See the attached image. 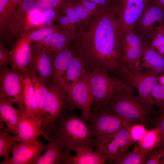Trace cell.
<instances>
[{
	"instance_id": "obj_38",
	"label": "cell",
	"mask_w": 164,
	"mask_h": 164,
	"mask_svg": "<svg viewBox=\"0 0 164 164\" xmlns=\"http://www.w3.org/2000/svg\"><path fill=\"white\" fill-rule=\"evenodd\" d=\"M12 62L9 51L3 45L2 42H0V67L12 66Z\"/></svg>"
},
{
	"instance_id": "obj_12",
	"label": "cell",
	"mask_w": 164,
	"mask_h": 164,
	"mask_svg": "<svg viewBox=\"0 0 164 164\" xmlns=\"http://www.w3.org/2000/svg\"><path fill=\"white\" fill-rule=\"evenodd\" d=\"M118 26L121 33L132 31L151 0H117Z\"/></svg>"
},
{
	"instance_id": "obj_5",
	"label": "cell",
	"mask_w": 164,
	"mask_h": 164,
	"mask_svg": "<svg viewBox=\"0 0 164 164\" xmlns=\"http://www.w3.org/2000/svg\"><path fill=\"white\" fill-rule=\"evenodd\" d=\"M118 74L128 84L137 90L138 97L146 106L149 108L155 105L152 93L159 80L158 74L152 71L143 72L141 69L121 68Z\"/></svg>"
},
{
	"instance_id": "obj_31",
	"label": "cell",
	"mask_w": 164,
	"mask_h": 164,
	"mask_svg": "<svg viewBox=\"0 0 164 164\" xmlns=\"http://www.w3.org/2000/svg\"><path fill=\"white\" fill-rule=\"evenodd\" d=\"M9 130L0 132V157L4 160L9 158L15 144L19 140L17 134L9 133Z\"/></svg>"
},
{
	"instance_id": "obj_10",
	"label": "cell",
	"mask_w": 164,
	"mask_h": 164,
	"mask_svg": "<svg viewBox=\"0 0 164 164\" xmlns=\"http://www.w3.org/2000/svg\"><path fill=\"white\" fill-rule=\"evenodd\" d=\"M129 127L121 128L95 144V150L104 156L107 161L112 163L128 151L130 146L133 144L130 136Z\"/></svg>"
},
{
	"instance_id": "obj_13",
	"label": "cell",
	"mask_w": 164,
	"mask_h": 164,
	"mask_svg": "<svg viewBox=\"0 0 164 164\" xmlns=\"http://www.w3.org/2000/svg\"><path fill=\"white\" fill-rule=\"evenodd\" d=\"M36 0H24L19 4L8 20L7 37L18 39L32 28L30 18L36 10Z\"/></svg>"
},
{
	"instance_id": "obj_35",
	"label": "cell",
	"mask_w": 164,
	"mask_h": 164,
	"mask_svg": "<svg viewBox=\"0 0 164 164\" xmlns=\"http://www.w3.org/2000/svg\"><path fill=\"white\" fill-rule=\"evenodd\" d=\"M130 138L133 143H138L143 138L147 130L143 123L132 125L129 127Z\"/></svg>"
},
{
	"instance_id": "obj_36",
	"label": "cell",
	"mask_w": 164,
	"mask_h": 164,
	"mask_svg": "<svg viewBox=\"0 0 164 164\" xmlns=\"http://www.w3.org/2000/svg\"><path fill=\"white\" fill-rule=\"evenodd\" d=\"M9 0H0V29L1 35L7 37L6 26L8 16L7 6Z\"/></svg>"
},
{
	"instance_id": "obj_22",
	"label": "cell",
	"mask_w": 164,
	"mask_h": 164,
	"mask_svg": "<svg viewBox=\"0 0 164 164\" xmlns=\"http://www.w3.org/2000/svg\"><path fill=\"white\" fill-rule=\"evenodd\" d=\"M29 69L35 72L48 84L53 71L51 53L44 51L32 50Z\"/></svg>"
},
{
	"instance_id": "obj_43",
	"label": "cell",
	"mask_w": 164,
	"mask_h": 164,
	"mask_svg": "<svg viewBox=\"0 0 164 164\" xmlns=\"http://www.w3.org/2000/svg\"><path fill=\"white\" fill-rule=\"evenodd\" d=\"M155 26L158 31L164 37V24H159L158 25L155 24Z\"/></svg>"
},
{
	"instance_id": "obj_39",
	"label": "cell",
	"mask_w": 164,
	"mask_h": 164,
	"mask_svg": "<svg viewBox=\"0 0 164 164\" xmlns=\"http://www.w3.org/2000/svg\"><path fill=\"white\" fill-rule=\"evenodd\" d=\"M156 126L158 128L160 135L159 142L157 148L161 149L164 148V111L162 112L159 117Z\"/></svg>"
},
{
	"instance_id": "obj_23",
	"label": "cell",
	"mask_w": 164,
	"mask_h": 164,
	"mask_svg": "<svg viewBox=\"0 0 164 164\" xmlns=\"http://www.w3.org/2000/svg\"><path fill=\"white\" fill-rule=\"evenodd\" d=\"M14 103L5 96L0 95V119L5 123L10 132L17 134L21 111L15 108Z\"/></svg>"
},
{
	"instance_id": "obj_7",
	"label": "cell",
	"mask_w": 164,
	"mask_h": 164,
	"mask_svg": "<svg viewBox=\"0 0 164 164\" xmlns=\"http://www.w3.org/2000/svg\"><path fill=\"white\" fill-rule=\"evenodd\" d=\"M89 123L93 135V146L121 128L134 123L117 116L104 106L97 113H93Z\"/></svg>"
},
{
	"instance_id": "obj_45",
	"label": "cell",
	"mask_w": 164,
	"mask_h": 164,
	"mask_svg": "<svg viewBox=\"0 0 164 164\" xmlns=\"http://www.w3.org/2000/svg\"><path fill=\"white\" fill-rule=\"evenodd\" d=\"M160 164H164V155L161 160Z\"/></svg>"
},
{
	"instance_id": "obj_37",
	"label": "cell",
	"mask_w": 164,
	"mask_h": 164,
	"mask_svg": "<svg viewBox=\"0 0 164 164\" xmlns=\"http://www.w3.org/2000/svg\"><path fill=\"white\" fill-rule=\"evenodd\" d=\"M152 96L155 105L160 109L161 112L164 111V86L157 84L153 90Z\"/></svg>"
},
{
	"instance_id": "obj_26",
	"label": "cell",
	"mask_w": 164,
	"mask_h": 164,
	"mask_svg": "<svg viewBox=\"0 0 164 164\" xmlns=\"http://www.w3.org/2000/svg\"><path fill=\"white\" fill-rule=\"evenodd\" d=\"M24 73L30 77L34 87L38 109L36 116L43 118V109L49 89L48 84L30 69Z\"/></svg>"
},
{
	"instance_id": "obj_19",
	"label": "cell",
	"mask_w": 164,
	"mask_h": 164,
	"mask_svg": "<svg viewBox=\"0 0 164 164\" xmlns=\"http://www.w3.org/2000/svg\"><path fill=\"white\" fill-rule=\"evenodd\" d=\"M73 35L69 31L63 29L41 41L31 43L32 50L51 53L63 50L71 44Z\"/></svg>"
},
{
	"instance_id": "obj_24",
	"label": "cell",
	"mask_w": 164,
	"mask_h": 164,
	"mask_svg": "<svg viewBox=\"0 0 164 164\" xmlns=\"http://www.w3.org/2000/svg\"><path fill=\"white\" fill-rule=\"evenodd\" d=\"M73 49L65 77L64 90L66 91L80 79L88 68L84 59L74 48Z\"/></svg>"
},
{
	"instance_id": "obj_14",
	"label": "cell",
	"mask_w": 164,
	"mask_h": 164,
	"mask_svg": "<svg viewBox=\"0 0 164 164\" xmlns=\"http://www.w3.org/2000/svg\"><path fill=\"white\" fill-rule=\"evenodd\" d=\"M38 139L16 142L12 156L0 162V164H31L48 147Z\"/></svg>"
},
{
	"instance_id": "obj_32",
	"label": "cell",
	"mask_w": 164,
	"mask_h": 164,
	"mask_svg": "<svg viewBox=\"0 0 164 164\" xmlns=\"http://www.w3.org/2000/svg\"><path fill=\"white\" fill-rule=\"evenodd\" d=\"M151 153H145L134 150L129 151L122 156L115 160L112 163L115 164H145L149 159Z\"/></svg>"
},
{
	"instance_id": "obj_28",
	"label": "cell",
	"mask_w": 164,
	"mask_h": 164,
	"mask_svg": "<svg viewBox=\"0 0 164 164\" xmlns=\"http://www.w3.org/2000/svg\"><path fill=\"white\" fill-rule=\"evenodd\" d=\"M23 73L25 78L22 97L25 111L29 114L36 116L38 109L33 85L29 76Z\"/></svg>"
},
{
	"instance_id": "obj_33",
	"label": "cell",
	"mask_w": 164,
	"mask_h": 164,
	"mask_svg": "<svg viewBox=\"0 0 164 164\" xmlns=\"http://www.w3.org/2000/svg\"><path fill=\"white\" fill-rule=\"evenodd\" d=\"M148 43L151 48L164 56V37L158 31L155 25Z\"/></svg>"
},
{
	"instance_id": "obj_6",
	"label": "cell",
	"mask_w": 164,
	"mask_h": 164,
	"mask_svg": "<svg viewBox=\"0 0 164 164\" xmlns=\"http://www.w3.org/2000/svg\"><path fill=\"white\" fill-rule=\"evenodd\" d=\"M67 111H72L76 109L80 110L81 115L90 123L93 113L92 111V96L88 69L80 79L68 89Z\"/></svg>"
},
{
	"instance_id": "obj_18",
	"label": "cell",
	"mask_w": 164,
	"mask_h": 164,
	"mask_svg": "<svg viewBox=\"0 0 164 164\" xmlns=\"http://www.w3.org/2000/svg\"><path fill=\"white\" fill-rule=\"evenodd\" d=\"M31 42L26 32L18 39L9 51L14 71L25 73L29 69L32 55Z\"/></svg>"
},
{
	"instance_id": "obj_27",
	"label": "cell",
	"mask_w": 164,
	"mask_h": 164,
	"mask_svg": "<svg viewBox=\"0 0 164 164\" xmlns=\"http://www.w3.org/2000/svg\"><path fill=\"white\" fill-rule=\"evenodd\" d=\"M140 67L145 71H152L158 74L164 73V56L149 46L141 58Z\"/></svg>"
},
{
	"instance_id": "obj_15",
	"label": "cell",
	"mask_w": 164,
	"mask_h": 164,
	"mask_svg": "<svg viewBox=\"0 0 164 164\" xmlns=\"http://www.w3.org/2000/svg\"><path fill=\"white\" fill-rule=\"evenodd\" d=\"M164 24V10L151 0L133 31L148 42L155 23Z\"/></svg>"
},
{
	"instance_id": "obj_9",
	"label": "cell",
	"mask_w": 164,
	"mask_h": 164,
	"mask_svg": "<svg viewBox=\"0 0 164 164\" xmlns=\"http://www.w3.org/2000/svg\"><path fill=\"white\" fill-rule=\"evenodd\" d=\"M148 46V42L133 31L121 33L120 69H141V59Z\"/></svg>"
},
{
	"instance_id": "obj_20",
	"label": "cell",
	"mask_w": 164,
	"mask_h": 164,
	"mask_svg": "<svg viewBox=\"0 0 164 164\" xmlns=\"http://www.w3.org/2000/svg\"><path fill=\"white\" fill-rule=\"evenodd\" d=\"M50 142L46 151L31 164H62L65 156L66 145L63 141L55 135L45 138Z\"/></svg>"
},
{
	"instance_id": "obj_21",
	"label": "cell",
	"mask_w": 164,
	"mask_h": 164,
	"mask_svg": "<svg viewBox=\"0 0 164 164\" xmlns=\"http://www.w3.org/2000/svg\"><path fill=\"white\" fill-rule=\"evenodd\" d=\"M65 156L63 164H104L107 161L105 157L91 146H84L77 149L75 155H72L70 151L66 147Z\"/></svg>"
},
{
	"instance_id": "obj_41",
	"label": "cell",
	"mask_w": 164,
	"mask_h": 164,
	"mask_svg": "<svg viewBox=\"0 0 164 164\" xmlns=\"http://www.w3.org/2000/svg\"><path fill=\"white\" fill-rule=\"evenodd\" d=\"M23 0H9L7 7V11L9 17L19 4Z\"/></svg>"
},
{
	"instance_id": "obj_44",
	"label": "cell",
	"mask_w": 164,
	"mask_h": 164,
	"mask_svg": "<svg viewBox=\"0 0 164 164\" xmlns=\"http://www.w3.org/2000/svg\"><path fill=\"white\" fill-rule=\"evenodd\" d=\"M155 2L164 10V0H154Z\"/></svg>"
},
{
	"instance_id": "obj_42",
	"label": "cell",
	"mask_w": 164,
	"mask_h": 164,
	"mask_svg": "<svg viewBox=\"0 0 164 164\" xmlns=\"http://www.w3.org/2000/svg\"><path fill=\"white\" fill-rule=\"evenodd\" d=\"M100 6L107 5L112 0H88Z\"/></svg>"
},
{
	"instance_id": "obj_29",
	"label": "cell",
	"mask_w": 164,
	"mask_h": 164,
	"mask_svg": "<svg viewBox=\"0 0 164 164\" xmlns=\"http://www.w3.org/2000/svg\"><path fill=\"white\" fill-rule=\"evenodd\" d=\"M63 29L59 25L40 24L32 27L26 32L32 43L41 41Z\"/></svg>"
},
{
	"instance_id": "obj_34",
	"label": "cell",
	"mask_w": 164,
	"mask_h": 164,
	"mask_svg": "<svg viewBox=\"0 0 164 164\" xmlns=\"http://www.w3.org/2000/svg\"><path fill=\"white\" fill-rule=\"evenodd\" d=\"M67 0H36V9L41 12L49 10H56L59 12Z\"/></svg>"
},
{
	"instance_id": "obj_25",
	"label": "cell",
	"mask_w": 164,
	"mask_h": 164,
	"mask_svg": "<svg viewBox=\"0 0 164 164\" xmlns=\"http://www.w3.org/2000/svg\"><path fill=\"white\" fill-rule=\"evenodd\" d=\"M73 1L68 0L60 9L57 21L63 28L74 35L81 23L78 14L72 5Z\"/></svg>"
},
{
	"instance_id": "obj_8",
	"label": "cell",
	"mask_w": 164,
	"mask_h": 164,
	"mask_svg": "<svg viewBox=\"0 0 164 164\" xmlns=\"http://www.w3.org/2000/svg\"><path fill=\"white\" fill-rule=\"evenodd\" d=\"M67 93L65 90L49 85L43 113L42 128L45 134L54 128L58 118L67 111Z\"/></svg>"
},
{
	"instance_id": "obj_16",
	"label": "cell",
	"mask_w": 164,
	"mask_h": 164,
	"mask_svg": "<svg viewBox=\"0 0 164 164\" xmlns=\"http://www.w3.org/2000/svg\"><path fill=\"white\" fill-rule=\"evenodd\" d=\"M71 44L66 48L51 53L53 71L51 78L48 83L64 90L65 75L73 52Z\"/></svg>"
},
{
	"instance_id": "obj_17",
	"label": "cell",
	"mask_w": 164,
	"mask_h": 164,
	"mask_svg": "<svg viewBox=\"0 0 164 164\" xmlns=\"http://www.w3.org/2000/svg\"><path fill=\"white\" fill-rule=\"evenodd\" d=\"M43 120L21 111L18 128V142L38 139L41 136L45 138L47 135L42 128Z\"/></svg>"
},
{
	"instance_id": "obj_40",
	"label": "cell",
	"mask_w": 164,
	"mask_h": 164,
	"mask_svg": "<svg viewBox=\"0 0 164 164\" xmlns=\"http://www.w3.org/2000/svg\"><path fill=\"white\" fill-rule=\"evenodd\" d=\"M164 155V148L160 151L153 152L150 154L149 157L145 164H160L161 159Z\"/></svg>"
},
{
	"instance_id": "obj_3",
	"label": "cell",
	"mask_w": 164,
	"mask_h": 164,
	"mask_svg": "<svg viewBox=\"0 0 164 164\" xmlns=\"http://www.w3.org/2000/svg\"><path fill=\"white\" fill-rule=\"evenodd\" d=\"M88 70L94 114L98 113L118 93L124 90L133 91L134 88L123 80L111 76L106 70L98 66L93 65L90 70Z\"/></svg>"
},
{
	"instance_id": "obj_11",
	"label": "cell",
	"mask_w": 164,
	"mask_h": 164,
	"mask_svg": "<svg viewBox=\"0 0 164 164\" xmlns=\"http://www.w3.org/2000/svg\"><path fill=\"white\" fill-rule=\"evenodd\" d=\"M23 73L13 70L8 66L0 67V95H3L25 111L22 97Z\"/></svg>"
},
{
	"instance_id": "obj_30",
	"label": "cell",
	"mask_w": 164,
	"mask_h": 164,
	"mask_svg": "<svg viewBox=\"0 0 164 164\" xmlns=\"http://www.w3.org/2000/svg\"><path fill=\"white\" fill-rule=\"evenodd\" d=\"M160 135L158 128L148 131L142 139L139 142L134 150L145 153H151L157 148L159 142Z\"/></svg>"
},
{
	"instance_id": "obj_2",
	"label": "cell",
	"mask_w": 164,
	"mask_h": 164,
	"mask_svg": "<svg viewBox=\"0 0 164 164\" xmlns=\"http://www.w3.org/2000/svg\"><path fill=\"white\" fill-rule=\"evenodd\" d=\"M72 111L64 112L58 118L54 128L46 135H55L70 152H75L81 146H93V135L90 123L81 115Z\"/></svg>"
},
{
	"instance_id": "obj_4",
	"label": "cell",
	"mask_w": 164,
	"mask_h": 164,
	"mask_svg": "<svg viewBox=\"0 0 164 164\" xmlns=\"http://www.w3.org/2000/svg\"><path fill=\"white\" fill-rule=\"evenodd\" d=\"M111 112L134 123H145L151 117V110L133 91L124 90L115 95L104 106Z\"/></svg>"
},
{
	"instance_id": "obj_1",
	"label": "cell",
	"mask_w": 164,
	"mask_h": 164,
	"mask_svg": "<svg viewBox=\"0 0 164 164\" xmlns=\"http://www.w3.org/2000/svg\"><path fill=\"white\" fill-rule=\"evenodd\" d=\"M117 0L101 6L85 23L79 25L71 44L88 67L98 66L117 74L121 65V33L117 22Z\"/></svg>"
}]
</instances>
